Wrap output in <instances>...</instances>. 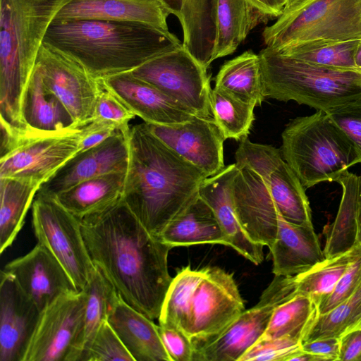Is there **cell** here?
<instances>
[{
  "label": "cell",
  "instance_id": "18",
  "mask_svg": "<svg viewBox=\"0 0 361 361\" xmlns=\"http://www.w3.org/2000/svg\"><path fill=\"white\" fill-rule=\"evenodd\" d=\"M129 131H119L97 146L78 152L41 185L38 192L54 197L83 180L111 173L127 172Z\"/></svg>",
  "mask_w": 361,
  "mask_h": 361
},
{
  "label": "cell",
  "instance_id": "4",
  "mask_svg": "<svg viewBox=\"0 0 361 361\" xmlns=\"http://www.w3.org/2000/svg\"><path fill=\"white\" fill-rule=\"evenodd\" d=\"M71 0H0L1 128L28 134L23 103L49 25Z\"/></svg>",
  "mask_w": 361,
  "mask_h": 361
},
{
  "label": "cell",
  "instance_id": "36",
  "mask_svg": "<svg viewBox=\"0 0 361 361\" xmlns=\"http://www.w3.org/2000/svg\"><path fill=\"white\" fill-rule=\"evenodd\" d=\"M361 256V243L348 251L325 259L308 271L294 276L297 294L310 296L317 305L334 290L350 265Z\"/></svg>",
  "mask_w": 361,
  "mask_h": 361
},
{
  "label": "cell",
  "instance_id": "1",
  "mask_svg": "<svg viewBox=\"0 0 361 361\" xmlns=\"http://www.w3.org/2000/svg\"><path fill=\"white\" fill-rule=\"evenodd\" d=\"M94 265L129 305L158 319L172 281L168 255L172 248L152 235L123 197L81 219Z\"/></svg>",
  "mask_w": 361,
  "mask_h": 361
},
{
  "label": "cell",
  "instance_id": "28",
  "mask_svg": "<svg viewBox=\"0 0 361 361\" xmlns=\"http://www.w3.org/2000/svg\"><path fill=\"white\" fill-rule=\"evenodd\" d=\"M82 290L85 298L84 312L66 361H83L97 331L108 319L118 298L113 286L97 267Z\"/></svg>",
  "mask_w": 361,
  "mask_h": 361
},
{
  "label": "cell",
  "instance_id": "11",
  "mask_svg": "<svg viewBox=\"0 0 361 361\" xmlns=\"http://www.w3.org/2000/svg\"><path fill=\"white\" fill-rule=\"evenodd\" d=\"M131 73L155 86L195 116L213 117L207 69L183 45L149 60Z\"/></svg>",
  "mask_w": 361,
  "mask_h": 361
},
{
  "label": "cell",
  "instance_id": "21",
  "mask_svg": "<svg viewBox=\"0 0 361 361\" xmlns=\"http://www.w3.org/2000/svg\"><path fill=\"white\" fill-rule=\"evenodd\" d=\"M101 81L145 123L171 126L185 123L195 116L155 86L131 72L114 75Z\"/></svg>",
  "mask_w": 361,
  "mask_h": 361
},
{
  "label": "cell",
  "instance_id": "50",
  "mask_svg": "<svg viewBox=\"0 0 361 361\" xmlns=\"http://www.w3.org/2000/svg\"><path fill=\"white\" fill-rule=\"evenodd\" d=\"M266 22L276 19L286 7L283 0H247Z\"/></svg>",
  "mask_w": 361,
  "mask_h": 361
},
{
  "label": "cell",
  "instance_id": "26",
  "mask_svg": "<svg viewBox=\"0 0 361 361\" xmlns=\"http://www.w3.org/2000/svg\"><path fill=\"white\" fill-rule=\"evenodd\" d=\"M107 321L135 361H171L161 339L159 325L119 295Z\"/></svg>",
  "mask_w": 361,
  "mask_h": 361
},
{
  "label": "cell",
  "instance_id": "47",
  "mask_svg": "<svg viewBox=\"0 0 361 361\" xmlns=\"http://www.w3.org/2000/svg\"><path fill=\"white\" fill-rule=\"evenodd\" d=\"M129 127H124L113 121L104 119H94L80 128V152H83L97 146L110 137L121 130H128Z\"/></svg>",
  "mask_w": 361,
  "mask_h": 361
},
{
  "label": "cell",
  "instance_id": "33",
  "mask_svg": "<svg viewBox=\"0 0 361 361\" xmlns=\"http://www.w3.org/2000/svg\"><path fill=\"white\" fill-rule=\"evenodd\" d=\"M214 81L215 87L255 106H260L266 98L260 57L251 50L226 61Z\"/></svg>",
  "mask_w": 361,
  "mask_h": 361
},
{
  "label": "cell",
  "instance_id": "29",
  "mask_svg": "<svg viewBox=\"0 0 361 361\" xmlns=\"http://www.w3.org/2000/svg\"><path fill=\"white\" fill-rule=\"evenodd\" d=\"M172 248L200 244L228 243L212 209L200 197L157 236Z\"/></svg>",
  "mask_w": 361,
  "mask_h": 361
},
{
  "label": "cell",
  "instance_id": "8",
  "mask_svg": "<svg viewBox=\"0 0 361 361\" xmlns=\"http://www.w3.org/2000/svg\"><path fill=\"white\" fill-rule=\"evenodd\" d=\"M32 226L37 243L56 257L82 290L96 267L85 243L81 219L54 197L37 192L32 204Z\"/></svg>",
  "mask_w": 361,
  "mask_h": 361
},
{
  "label": "cell",
  "instance_id": "48",
  "mask_svg": "<svg viewBox=\"0 0 361 361\" xmlns=\"http://www.w3.org/2000/svg\"><path fill=\"white\" fill-rule=\"evenodd\" d=\"M338 361H361V327L340 338Z\"/></svg>",
  "mask_w": 361,
  "mask_h": 361
},
{
  "label": "cell",
  "instance_id": "27",
  "mask_svg": "<svg viewBox=\"0 0 361 361\" xmlns=\"http://www.w3.org/2000/svg\"><path fill=\"white\" fill-rule=\"evenodd\" d=\"M183 32V45L205 68L212 62L215 39L214 0H165Z\"/></svg>",
  "mask_w": 361,
  "mask_h": 361
},
{
  "label": "cell",
  "instance_id": "31",
  "mask_svg": "<svg viewBox=\"0 0 361 361\" xmlns=\"http://www.w3.org/2000/svg\"><path fill=\"white\" fill-rule=\"evenodd\" d=\"M126 173H111L83 180L53 197L82 219L106 208L122 197Z\"/></svg>",
  "mask_w": 361,
  "mask_h": 361
},
{
  "label": "cell",
  "instance_id": "6",
  "mask_svg": "<svg viewBox=\"0 0 361 361\" xmlns=\"http://www.w3.org/2000/svg\"><path fill=\"white\" fill-rule=\"evenodd\" d=\"M281 138L282 157L305 188L336 182L354 166L352 144L324 111L291 120Z\"/></svg>",
  "mask_w": 361,
  "mask_h": 361
},
{
  "label": "cell",
  "instance_id": "43",
  "mask_svg": "<svg viewBox=\"0 0 361 361\" xmlns=\"http://www.w3.org/2000/svg\"><path fill=\"white\" fill-rule=\"evenodd\" d=\"M302 340L293 337L259 339L240 358L239 361H288L300 350Z\"/></svg>",
  "mask_w": 361,
  "mask_h": 361
},
{
  "label": "cell",
  "instance_id": "52",
  "mask_svg": "<svg viewBox=\"0 0 361 361\" xmlns=\"http://www.w3.org/2000/svg\"><path fill=\"white\" fill-rule=\"evenodd\" d=\"M354 61L356 69L361 73V39L358 42L355 52Z\"/></svg>",
  "mask_w": 361,
  "mask_h": 361
},
{
  "label": "cell",
  "instance_id": "34",
  "mask_svg": "<svg viewBox=\"0 0 361 361\" xmlns=\"http://www.w3.org/2000/svg\"><path fill=\"white\" fill-rule=\"evenodd\" d=\"M42 184L30 179L0 178V253L12 245Z\"/></svg>",
  "mask_w": 361,
  "mask_h": 361
},
{
  "label": "cell",
  "instance_id": "38",
  "mask_svg": "<svg viewBox=\"0 0 361 361\" xmlns=\"http://www.w3.org/2000/svg\"><path fill=\"white\" fill-rule=\"evenodd\" d=\"M210 105L213 118L226 140L240 141L247 137L255 119V106L215 87L210 92Z\"/></svg>",
  "mask_w": 361,
  "mask_h": 361
},
{
  "label": "cell",
  "instance_id": "42",
  "mask_svg": "<svg viewBox=\"0 0 361 361\" xmlns=\"http://www.w3.org/2000/svg\"><path fill=\"white\" fill-rule=\"evenodd\" d=\"M135 361L106 320L97 331L83 361Z\"/></svg>",
  "mask_w": 361,
  "mask_h": 361
},
{
  "label": "cell",
  "instance_id": "37",
  "mask_svg": "<svg viewBox=\"0 0 361 361\" xmlns=\"http://www.w3.org/2000/svg\"><path fill=\"white\" fill-rule=\"evenodd\" d=\"M318 314L317 305L310 296L297 294L274 309L261 338L293 337L302 341Z\"/></svg>",
  "mask_w": 361,
  "mask_h": 361
},
{
  "label": "cell",
  "instance_id": "12",
  "mask_svg": "<svg viewBox=\"0 0 361 361\" xmlns=\"http://www.w3.org/2000/svg\"><path fill=\"white\" fill-rule=\"evenodd\" d=\"M202 270L191 307L188 336L192 343L216 336L245 310L232 274L217 267Z\"/></svg>",
  "mask_w": 361,
  "mask_h": 361
},
{
  "label": "cell",
  "instance_id": "10",
  "mask_svg": "<svg viewBox=\"0 0 361 361\" xmlns=\"http://www.w3.org/2000/svg\"><path fill=\"white\" fill-rule=\"evenodd\" d=\"M238 166H245L263 180L280 215L288 222L313 226L312 210L305 188L272 145L255 143L245 137L235 154Z\"/></svg>",
  "mask_w": 361,
  "mask_h": 361
},
{
  "label": "cell",
  "instance_id": "30",
  "mask_svg": "<svg viewBox=\"0 0 361 361\" xmlns=\"http://www.w3.org/2000/svg\"><path fill=\"white\" fill-rule=\"evenodd\" d=\"M214 20L212 62L234 53L255 27L266 23L247 0H214Z\"/></svg>",
  "mask_w": 361,
  "mask_h": 361
},
{
  "label": "cell",
  "instance_id": "44",
  "mask_svg": "<svg viewBox=\"0 0 361 361\" xmlns=\"http://www.w3.org/2000/svg\"><path fill=\"white\" fill-rule=\"evenodd\" d=\"M361 283V256L354 261L340 278L331 293L318 305L324 314L349 298Z\"/></svg>",
  "mask_w": 361,
  "mask_h": 361
},
{
  "label": "cell",
  "instance_id": "24",
  "mask_svg": "<svg viewBox=\"0 0 361 361\" xmlns=\"http://www.w3.org/2000/svg\"><path fill=\"white\" fill-rule=\"evenodd\" d=\"M22 113L28 134L21 142L80 129L62 102L46 87L37 65L25 91Z\"/></svg>",
  "mask_w": 361,
  "mask_h": 361
},
{
  "label": "cell",
  "instance_id": "17",
  "mask_svg": "<svg viewBox=\"0 0 361 361\" xmlns=\"http://www.w3.org/2000/svg\"><path fill=\"white\" fill-rule=\"evenodd\" d=\"M4 270L11 274L40 312L61 296L80 291L56 257L43 245L8 262Z\"/></svg>",
  "mask_w": 361,
  "mask_h": 361
},
{
  "label": "cell",
  "instance_id": "40",
  "mask_svg": "<svg viewBox=\"0 0 361 361\" xmlns=\"http://www.w3.org/2000/svg\"><path fill=\"white\" fill-rule=\"evenodd\" d=\"M361 327V283L346 300L319 314L302 338V343L318 338H338Z\"/></svg>",
  "mask_w": 361,
  "mask_h": 361
},
{
  "label": "cell",
  "instance_id": "23",
  "mask_svg": "<svg viewBox=\"0 0 361 361\" xmlns=\"http://www.w3.org/2000/svg\"><path fill=\"white\" fill-rule=\"evenodd\" d=\"M171 14L174 11L165 0H71L54 20L130 22L169 30Z\"/></svg>",
  "mask_w": 361,
  "mask_h": 361
},
{
  "label": "cell",
  "instance_id": "20",
  "mask_svg": "<svg viewBox=\"0 0 361 361\" xmlns=\"http://www.w3.org/2000/svg\"><path fill=\"white\" fill-rule=\"evenodd\" d=\"M0 276V361H22L41 312L11 274Z\"/></svg>",
  "mask_w": 361,
  "mask_h": 361
},
{
  "label": "cell",
  "instance_id": "32",
  "mask_svg": "<svg viewBox=\"0 0 361 361\" xmlns=\"http://www.w3.org/2000/svg\"><path fill=\"white\" fill-rule=\"evenodd\" d=\"M336 182L342 188V195L335 220L326 231L323 250L326 259L348 251L358 243L357 235L361 202V176L348 171Z\"/></svg>",
  "mask_w": 361,
  "mask_h": 361
},
{
  "label": "cell",
  "instance_id": "25",
  "mask_svg": "<svg viewBox=\"0 0 361 361\" xmlns=\"http://www.w3.org/2000/svg\"><path fill=\"white\" fill-rule=\"evenodd\" d=\"M270 251L275 276H295L326 259L313 226L289 223L281 215Z\"/></svg>",
  "mask_w": 361,
  "mask_h": 361
},
{
  "label": "cell",
  "instance_id": "51",
  "mask_svg": "<svg viewBox=\"0 0 361 361\" xmlns=\"http://www.w3.org/2000/svg\"><path fill=\"white\" fill-rule=\"evenodd\" d=\"M288 361H328L323 356L303 351L302 349L293 354Z\"/></svg>",
  "mask_w": 361,
  "mask_h": 361
},
{
  "label": "cell",
  "instance_id": "3",
  "mask_svg": "<svg viewBox=\"0 0 361 361\" xmlns=\"http://www.w3.org/2000/svg\"><path fill=\"white\" fill-rule=\"evenodd\" d=\"M43 44L75 60L98 80L131 72L183 46L169 30L99 20H54Z\"/></svg>",
  "mask_w": 361,
  "mask_h": 361
},
{
  "label": "cell",
  "instance_id": "2",
  "mask_svg": "<svg viewBox=\"0 0 361 361\" xmlns=\"http://www.w3.org/2000/svg\"><path fill=\"white\" fill-rule=\"evenodd\" d=\"M130 158L122 197L153 235L199 197L207 176L154 136L146 123L128 135Z\"/></svg>",
  "mask_w": 361,
  "mask_h": 361
},
{
  "label": "cell",
  "instance_id": "35",
  "mask_svg": "<svg viewBox=\"0 0 361 361\" xmlns=\"http://www.w3.org/2000/svg\"><path fill=\"white\" fill-rule=\"evenodd\" d=\"M202 273V269H192L189 266L178 271L166 293L159 325L176 327L188 336L193 296Z\"/></svg>",
  "mask_w": 361,
  "mask_h": 361
},
{
  "label": "cell",
  "instance_id": "45",
  "mask_svg": "<svg viewBox=\"0 0 361 361\" xmlns=\"http://www.w3.org/2000/svg\"><path fill=\"white\" fill-rule=\"evenodd\" d=\"M135 116V114L116 95L106 89L102 83L94 119L107 120L124 127H129L128 122Z\"/></svg>",
  "mask_w": 361,
  "mask_h": 361
},
{
  "label": "cell",
  "instance_id": "7",
  "mask_svg": "<svg viewBox=\"0 0 361 361\" xmlns=\"http://www.w3.org/2000/svg\"><path fill=\"white\" fill-rule=\"evenodd\" d=\"M266 47L361 39V0H299L262 32Z\"/></svg>",
  "mask_w": 361,
  "mask_h": 361
},
{
  "label": "cell",
  "instance_id": "49",
  "mask_svg": "<svg viewBox=\"0 0 361 361\" xmlns=\"http://www.w3.org/2000/svg\"><path fill=\"white\" fill-rule=\"evenodd\" d=\"M340 338H323L302 343L303 351L323 356L328 361H338Z\"/></svg>",
  "mask_w": 361,
  "mask_h": 361
},
{
  "label": "cell",
  "instance_id": "19",
  "mask_svg": "<svg viewBox=\"0 0 361 361\" xmlns=\"http://www.w3.org/2000/svg\"><path fill=\"white\" fill-rule=\"evenodd\" d=\"M238 168L233 197L238 219L254 242L270 249L276 238L279 212L260 176L245 166Z\"/></svg>",
  "mask_w": 361,
  "mask_h": 361
},
{
  "label": "cell",
  "instance_id": "13",
  "mask_svg": "<svg viewBox=\"0 0 361 361\" xmlns=\"http://www.w3.org/2000/svg\"><path fill=\"white\" fill-rule=\"evenodd\" d=\"M36 65L46 87L66 107L79 128L94 117L102 82L75 60L42 44Z\"/></svg>",
  "mask_w": 361,
  "mask_h": 361
},
{
  "label": "cell",
  "instance_id": "46",
  "mask_svg": "<svg viewBox=\"0 0 361 361\" xmlns=\"http://www.w3.org/2000/svg\"><path fill=\"white\" fill-rule=\"evenodd\" d=\"M159 332L171 361H192L193 344L183 331L176 327L159 325Z\"/></svg>",
  "mask_w": 361,
  "mask_h": 361
},
{
  "label": "cell",
  "instance_id": "14",
  "mask_svg": "<svg viewBox=\"0 0 361 361\" xmlns=\"http://www.w3.org/2000/svg\"><path fill=\"white\" fill-rule=\"evenodd\" d=\"M82 290L59 298L41 312L22 361H66L85 307Z\"/></svg>",
  "mask_w": 361,
  "mask_h": 361
},
{
  "label": "cell",
  "instance_id": "41",
  "mask_svg": "<svg viewBox=\"0 0 361 361\" xmlns=\"http://www.w3.org/2000/svg\"><path fill=\"white\" fill-rule=\"evenodd\" d=\"M325 112L352 144L354 165L361 164V97L333 106Z\"/></svg>",
  "mask_w": 361,
  "mask_h": 361
},
{
  "label": "cell",
  "instance_id": "15",
  "mask_svg": "<svg viewBox=\"0 0 361 361\" xmlns=\"http://www.w3.org/2000/svg\"><path fill=\"white\" fill-rule=\"evenodd\" d=\"M145 123L154 136L207 177L219 173L226 166V139L213 117L194 116L185 123L171 126Z\"/></svg>",
  "mask_w": 361,
  "mask_h": 361
},
{
  "label": "cell",
  "instance_id": "54",
  "mask_svg": "<svg viewBox=\"0 0 361 361\" xmlns=\"http://www.w3.org/2000/svg\"><path fill=\"white\" fill-rule=\"evenodd\" d=\"M285 3H286V7H288L293 4H294L295 3H296L297 1H298L299 0H283Z\"/></svg>",
  "mask_w": 361,
  "mask_h": 361
},
{
  "label": "cell",
  "instance_id": "5",
  "mask_svg": "<svg viewBox=\"0 0 361 361\" xmlns=\"http://www.w3.org/2000/svg\"><path fill=\"white\" fill-rule=\"evenodd\" d=\"M266 97L326 110L361 97V73L332 69L282 55L259 52Z\"/></svg>",
  "mask_w": 361,
  "mask_h": 361
},
{
  "label": "cell",
  "instance_id": "16",
  "mask_svg": "<svg viewBox=\"0 0 361 361\" xmlns=\"http://www.w3.org/2000/svg\"><path fill=\"white\" fill-rule=\"evenodd\" d=\"M80 131L21 142L1 157L0 178L30 179L42 185L79 152Z\"/></svg>",
  "mask_w": 361,
  "mask_h": 361
},
{
  "label": "cell",
  "instance_id": "39",
  "mask_svg": "<svg viewBox=\"0 0 361 361\" xmlns=\"http://www.w3.org/2000/svg\"><path fill=\"white\" fill-rule=\"evenodd\" d=\"M360 39L317 42L274 51L320 66L358 71L354 56Z\"/></svg>",
  "mask_w": 361,
  "mask_h": 361
},
{
  "label": "cell",
  "instance_id": "9",
  "mask_svg": "<svg viewBox=\"0 0 361 361\" xmlns=\"http://www.w3.org/2000/svg\"><path fill=\"white\" fill-rule=\"evenodd\" d=\"M295 295L294 276H275L259 301L216 336L192 343V361H239L264 334L274 309Z\"/></svg>",
  "mask_w": 361,
  "mask_h": 361
},
{
  "label": "cell",
  "instance_id": "22",
  "mask_svg": "<svg viewBox=\"0 0 361 361\" xmlns=\"http://www.w3.org/2000/svg\"><path fill=\"white\" fill-rule=\"evenodd\" d=\"M238 168L236 164L226 166L202 182L199 197L212 209L228 243V246L256 265L264 259V245L254 242L238 219L233 197V185Z\"/></svg>",
  "mask_w": 361,
  "mask_h": 361
},
{
  "label": "cell",
  "instance_id": "53",
  "mask_svg": "<svg viewBox=\"0 0 361 361\" xmlns=\"http://www.w3.org/2000/svg\"><path fill=\"white\" fill-rule=\"evenodd\" d=\"M357 243H361V202L359 209L358 221H357Z\"/></svg>",
  "mask_w": 361,
  "mask_h": 361
}]
</instances>
